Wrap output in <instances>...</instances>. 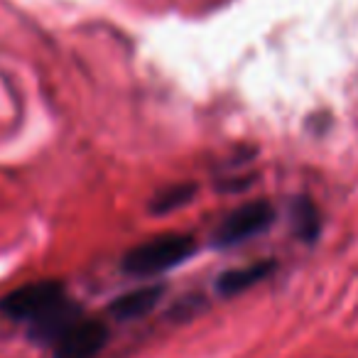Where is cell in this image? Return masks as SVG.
Here are the masks:
<instances>
[{"mask_svg": "<svg viewBox=\"0 0 358 358\" xmlns=\"http://www.w3.org/2000/svg\"><path fill=\"white\" fill-rule=\"evenodd\" d=\"M162 294H164L162 285H148V287H140V289H133V292L120 294V297L108 307V312L113 314L115 319H120V322L140 319L157 307Z\"/></svg>", "mask_w": 358, "mask_h": 358, "instance_id": "5b68a950", "label": "cell"}, {"mask_svg": "<svg viewBox=\"0 0 358 358\" xmlns=\"http://www.w3.org/2000/svg\"><path fill=\"white\" fill-rule=\"evenodd\" d=\"M273 221L275 209L270 201H250V204H243L236 211H231L221 221L219 229L214 231V243L219 248H231V245L245 243V241L268 231Z\"/></svg>", "mask_w": 358, "mask_h": 358, "instance_id": "3957f363", "label": "cell"}, {"mask_svg": "<svg viewBox=\"0 0 358 358\" xmlns=\"http://www.w3.org/2000/svg\"><path fill=\"white\" fill-rule=\"evenodd\" d=\"M108 336V327L101 319L79 317L52 343L55 358H96L106 348Z\"/></svg>", "mask_w": 358, "mask_h": 358, "instance_id": "277c9868", "label": "cell"}, {"mask_svg": "<svg viewBox=\"0 0 358 358\" xmlns=\"http://www.w3.org/2000/svg\"><path fill=\"white\" fill-rule=\"evenodd\" d=\"M196 250V241L187 234H167V236H155L135 248H130L123 258V270L130 275H157L164 270H172L189 260Z\"/></svg>", "mask_w": 358, "mask_h": 358, "instance_id": "6da1fadb", "label": "cell"}, {"mask_svg": "<svg viewBox=\"0 0 358 358\" xmlns=\"http://www.w3.org/2000/svg\"><path fill=\"white\" fill-rule=\"evenodd\" d=\"M194 192L196 189L192 185H174V187H169V189L159 192V194L155 196L152 211H157V214H167V211L179 209V206H185L187 201H192Z\"/></svg>", "mask_w": 358, "mask_h": 358, "instance_id": "52a82bcc", "label": "cell"}, {"mask_svg": "<svg viewBox=\"0 0 358 358\" xmlns=\"http://www.w3.org/2000/svg\"><path fill=\"white\" fill-rule=\"evenodd\" d=\"M294 216V229L302 236L304 241H312L319 234V219H317V209L309 204L307 199H299L292 209Z\"/></svg>", "mask_w": 358, "mask_h": 358, "instance_id": "ba28073f", "label": "cell"}, {"mask_svg": "<svg viewBox=\"0 0 358 358\" xmlns=\"http://www.w3.org/2000/svg\"><path fill=\"white\" fill-rule=\"evenodd\" d=\"M273 270H275V263H270V260L243 265V268H236V270H226V273H221V278L216 280V289H219L221 294H226V297L245 292V289H250L253 285L263 282Z\"/></svg>", "mask_w": 358, "mask_h": 358, "instance_id": "8992f818", "label": "cell"}, {"mask_svg": "<svg viewBox=\"0 0 358 358\" xmlns=\"http://www.w3.org/2000/svg\"><path fill=\"white\" fill-rule=\"evenodd\" d=\"M66 302L64 285L57 280H40V282H30L20 289H13L3 302H0V312L8 319L15 322H27L32 327L35 322L45 319L55 309H59Z\"/></svg>", "mask_w": 358, "mask_h": 358, "instance_id": "7a4b0ae2", "label": "cell"}]
</instances>
